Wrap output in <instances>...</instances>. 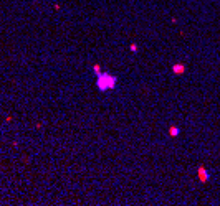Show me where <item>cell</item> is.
Listing matches in <instances>:
<instances>
[{
	"instance_id": "cell-5",
	"label": "cell",
	"mask_w": 220,
	"mask_h": 206,
	"mask_svg": "<svg viewBox=\"0 0 220 206\" xmlns=\"http://www.w3.org/2000/svg\"><path fill=\"white\" fill-rule=\"evenodd\" d=\"M93 73L96 74V76H99L103 73V71H101V64H98V63H96V64H93Z\"/></svg>"
},
{
	"instance_id": "cell-3",
	"label": "cell",
	"mask_w": 220,
	"mask_h": 206,
	"mask_svg": "<svg viewBox=\"0 0 220 206\" xmlns=\"http://www.w3.org/2000/svg\"><path fill=\"white\" fill-rule=\"evenodd\" d=\"M185 71H187V66L184 63H174L172 64V74L182 76V74H185Z\"/></svg>"
},
{
	"instance_id": "cell-1",
	"label": "cell",
	"mask_w": 220,
	"mask_h": 206,
	"mask_svg": "<svg viewBox=\"0 0 220 206\" xmlns=\"http://www.w3.org/2000/svg\"><path fill=\"white\" fill-rule=\"evenodd\" d=\"M96 86L99 89L101 92H106V91H111V89L116 87V84H118V78H116L114 74L111 73H101L99 76H96Z\"/></svg>"
},
{
	"instance_id": "cell-6",
	"label": "cell",
	"mask_w": 220,
	"mask_h": 206,
	"mask_svg": "<svg viewBox=\"0 0 220 206\" xmlns=\"http://www.w3.org/2000/svg\"><path fill=\"white\" fill-rule=\"evenodd\" d=\"M129 50H131L132 53H137L139 48H137V45H136V43H131V45H129Z\"/></svg>"
},
{
	"instance_id": "cell-7",
	"label": "cell",
	"mask_w": 220,
	"mask_h": 206,
	"mask_svg": "<svg viewBox=\"0 0 220 206\" xmlns=\"http://www.w3.org/2000/svg\"><path fill=\"white\" fill-rule=\"evenodd\" d=\"M12 119H13L12 115H7V117H5V122H12Z\"/></svg>"
},
{
	"instance_id": "cell-2",
	"label": "cell",
	"mask_w": 220,
	"mask_h": 206,
	"mask_svg": "<svg viewBox=\"0 0 220 206\" xmlns=\"http://www.w3.org/2000/svg\"><path fill=\"white\" fill-rule=\"evenodd\" d=\"M197 176H199L200 183H207L209 181L210 173H209V170L205 168V165H199V167H197Z\"/></svg>"
},
{
	"instance_id": "cell-4",
	"label": "cell",
	"mask_w": 220,
	"mask_h": 206,
	"mask_svg": "<svg viewBox=\"0 0 220 206\" xmlns=\"http://www.w3.org/2000/svg\"><path fill=\"white\" fill-rule=\"evenodd\" d=\"M167 134H169V137H179V134H181V129H179L177 125H170L169 130H167Z\"/></svg>"
}]
</instances>
